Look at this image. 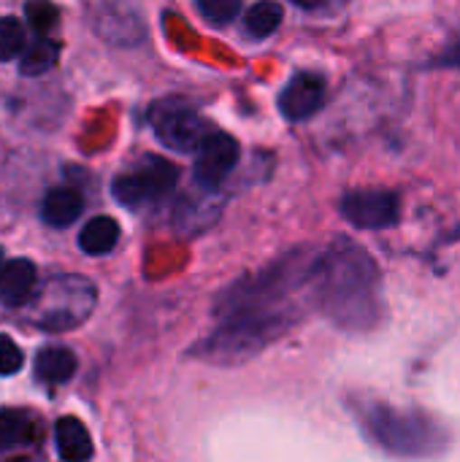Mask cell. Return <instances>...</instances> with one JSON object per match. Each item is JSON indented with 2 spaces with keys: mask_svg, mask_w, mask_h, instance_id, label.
Returning <instances> with one entry per match:
<instances>
[{
  "mask_svg": "<svg viewBox=\"0 0 460 462\" xmlns=\"http://www.w3.org/2000/svg\"><path fill=\"white\" fill-rule=\"evenodd\" d=\"M98 32L106 35L111 43H138L144 38V22L136 16V11L119 8V5H103L98 19Z\"/></svg>",
  "mask_w": 460,
  "mask_h": 462,
  "instance_id": "obj_13",
  "label": "cell"
},
{
  "mask_svg": "<svg viewBox=\"0 0 460 462\" xmlns=\"http://www.w3.org/2000/svg\"><path fill=\"white\" fill-rule=\"evenodd\" d=\"M117 244H119V225L111 217H92L79 233V246L89 257H103L114 252Z\"/></svg>",
  "mask_w": 460,
  "mask_h": 462,
  "instance_id": "obj_18",
  "label": "cell"
},
{
  "mask_svg": "<svg viewBox=\"0 0 460 462\" xmlns=\"http://www.w3.org/2000/svg\"><path fill=\"white\" fill-rule=\"evenodd\" d=\"M54 439H57V455H60L62 460L84 462L95 455L89 430H87L76 417H62V420H57Z\"/></svg>",
  "mask_w": 460,
  "mask_h": 462,
  "instance_id": "obj_16",
  "label": "cell"
},
{
  "mask_svg": "<svg viewBox=\"0 0 460 462\" xmlns=\"http://www.w3.org/2000/svg\"><path fill=\"white\" fill-rule=\"evenodd\" d=\"M217 192L220 189H203L201 187V198H184L179 203V208L174 211V225L179 230H187V233H195L198 227H206L211 225L220 211H222V200L217 203Z\"/></svg>",
  "mask_w": 460,
  "mask_h": 462,
  "instance_id": "obj_14",
  "label": "cell"
},
{
  "mask_svg": "<svg viewBox=\"0 0 460 462\" xmlns=\"http://www.w3.org/2000/svg\"><path fill=\"white\" fill-rule=\"evenodd\" d=\"M84 211L81 195L70 187H54L46 192L43 203H41V219L43 225L54 227V230H65L70 227Z\"/></svg>",
  "mask_w": 460,
  "mask_h": 462,
  "instance_id": "obj_12",
  "label": "cell"
},
{
  "mask_svg": "<svg viewBox=\"0 0 460 462\" xmlns=\"http://www.w3.org/2000/svg\"><path fill=\"white\" fill-rule=\"evenodd\" d=\"M98 303V290L87 276L57 273L46 279L27 303V322L46 333H68L84 325Z\"/></svg>",
  "mask_w": 460,
  "mask_h": 462,
  "instance_id": "obj_5",
  "label": "cell"
},
{
  "mask_svg": "<svg viewBox=\"0 0 460 462\" xmlns=\"http://www.w3.org/2000/svg\"><path fill=\"white\" fill-rule=\"evenodd\" d=\"M220 325L195 346V357L209 365H241L268 349L274 341L287 336L298 319L301 309H279V311H239L217 317Z\"/></svg>",
  "mask_w": 460,
  "mask_h": 462,
  "instance_id": "obj_4",
  "label": "cell"
},
{
  "mask_svg": "<svg viewBox=\"0 0 460 462\" xmlns=\"http://www.w3.org/2000/svg\"><path fill=\"white\" fill-rule=\"evenodd\" d=\"M176 184H179V168L171 160L146 154L114 179L111 195L119 206L130 211H141L165 200L176 189Z\"/></svg>",
  "mask_w": 460,
  "mask_h": 462,
  "instance_id": "obj_6",
  "label": "cell"
},
{
  "mask_svg": "<svg viewBox=\"0 0 460 462\" xmlns=\"http://www.w3.org/2000/svg\"><path fill=\"white\" fill-rule=\"evenodd\" d=\"M24 27L14 16H0V62L22 57L24 51Z\"/></svg>",
  "mask_w": 460,
  "mask_h": 462,
  "instance_id": "obj_21",
  "label": "cell"
},
{
  "mask_svg": "<svg viewBox=\"0 0 460 462\" xmlns=\"http://www.w3.org/2000/svg\"><path fill=\"white\" fill-rule=\"evenodd\" d=\"M198 160H195V184L203 189H220L225 184V179L233 173L236 162H239V143L236 138H230L228 133H217L211 130L206 135V141L198 146Z\"/></svg>",
  "mask_w": 460,
  "mask_h": 462,
  "instance_id": "obj_9",
  "label": "cell"
},
{
  "mask_svg": "<svg viewBox=\"0 0 460 462\" xmlns=\"http://www.w3.org/2000/svg\"><path fill=\"white\" fill-rule=\"evenodd\" d=\"M79 368L76 355L68 346H43L35 357V376L43 384H65Z\"/></svg>",
  "mask_w": 460,
  "mask_h": 462,
  "instance_id": "obj_17",
  "label": "cell"
},
{
  "mask_svg": "<svg viewBox=\"0 0 460 462\" xmlns=\"http://www.w3.org/2000/svg\"><path fill=\"white\" fill-rule=\"evenodd\" d=\"M363 436L393 457H439L450 449V430L428 411L399 409L382 401H363L355 406Z\"/></svg>",
  "mask_w": 460,
  "mask_h": 462,
  "instance_id": "obj_3",
  "label": "cell"
},
{
  "mask_svg": "<svg viewBox=\"0 0 460 462\" xmlns=\"http://www.w3.org/2000/svg\"><path fill=\"white\" fill-rule=\"evenodd\" d=\"M282 16H285V11H282V5L279 3H274V0H258L252 8H247V14H244V27H247V35H252V38H268V35H274L277 30H279V24H282Z\"/></svg>",
  "mask_w": 460,
  "mask_h": 462,
  "instance_id": "obj_20",
  "label": "cell"
},
{
  "mask_svg": "<svg viewBox=\"0 0 460 462\" xmlns=\"http://www.w3.org/2000/svg\"><path fill=\"white\" fill-rule=\"evenodd\" d=\"M241 3L244 0H195V8L209 24H230L241 14Z\"/></svg>",
  "mask_w": 460,
  "mask_h": 462,
  "instance_id": "obj_22",
  "label": "cell"
},
{
  "mask_svg": "<svg viewBox=\"0 0 460 462\" xmlns=\"http://www.w3.org/2000/svg\"><path fill=\"white\" fill-rule=\"evenodd\" d=\"M60 60V46L46 38V35H38L19 57V73L22 76H43L49 73Z\"/></svg>",
  "mask_w": 460,
  "mask_h": 462,
  "instance_id": "obj_19",
  "label": "cell"
},
{
  "mask_svg": "<svg viewBox=\"0 0 460 462\" xmlns=\"http://www.w3.org/2000/svg\"><path fill=\"white\" fill-rule=\"evenodd\" d=\"M38 441V417L19 409L0 411V455Z\"/></svg>",
  "mask_w": 460,
  "mask_h": 462,
  "instance_id": "obj_15",
  "label": "cell"
},
{
  "mask_svg": "<svg viewBox=\"0 0 460 462\" xmlns=\"http://www.w3.org/2000/svg\"><path fill=\"white\" fill-rule=\"evenodd\" d=\"M3 265H5V257H3V249H0V271H3Z\"/></svg>",
  "mask_w": 460,
  "mask_h": 462,
  "instance_id": "obj_26",
  "label": "cell"
},
{
  "mask_svg": "<svg viewBox=\"0 0 460 462\" xmlns=\"http://www.w3.org/2000/svg\"><path fill=\"white\" fill-rule=\"evenodd\" d=\"M320 254L323 249L298 246L282 254L279 260L268 263L258 273L239 279L217 298L214 317L239 314V311H279L296 306L293 292L309 290Z\"/></svg>",
  "mask_w": 460,
  "mask_h": 462,
  "instance_id": "obj_2",
  "label": "cell"
},
{
  "mask_svg": "<svg viewBox=\"0 0 460 462\" xmlns=\"http://www.w3.org/2000/svg\"><path fill=\"white\" fill-rule=\"evenodd\" d=\"M35 284H38V271L30 260L16 257L5 263L0 271V303L5 309H24L38 290Z\"/></svg>",
  "mask_w": 460,
  "mask_h": 462,
  "instance_id": "obj_11",
  "label": "cell"
},
{
  "mask_svg": "<svg viewBox=\"0 0 460 462\" xmlns=\"http://www.w3.org/2000/svg\"><path fill=\"white\" fill-rule=\"evenodd\" d=\"M339 211L361 230H388L401 219V198L393 189H352L342 198Z\"/></svg>",
  "mask_w": 460,
  "mask_h": 462,
  "instance_id": "obj_8",
  "label": "cell"
},
{
  "mask_svg": "<svg viewBox=\"0 0 460 462\" xmlns=\"http://www.w3.org/2000/svg\"><path fill=\"white\" fill-rule=\"evenodd\" d=\"M27 16L41 30V35H46L49 24L57 22V11L49 0H27Z\"/></svg>",
  "mask_w": 460,
  "mask_h": 462,
  "instance_id": "obj_24",
  "label": "cell"
},
{
  "mask_svg": "<svg viewBox=\"0 0 460 462\" xmlns=\"http://www.w3.org/2000/svg\"><path fill=\"white\" fill-rule=\"evenodd\" d=\"M290 3L298 5V8H304V11H320V8L328 5V0H290Z\"/></svg>",
  "mask_w": 460,
  "mask_h": 462,
  "instance_id": "obj_25",
  "label": "cell"
},
{
  "mask_svg": "<svg viewBox=\"0 0 460 462\" xmlns=\"http://www.w3.org/2000/svg\"><path fill=\"white\" fill-rule=\"evenodd\" d=\"M22 363H24L22 349L14 344V338L0 333V376H14L22 368Z\"/></svg>",
  "mask_w": 460,
  "mask_h": 462,
  "instance_id": "obj_23",
  "label": "cell"
},
{
  "mask_svg": "<svg viewBox=\"0 0 460 462\" xmlns=\"http://www.w3.org/2000/svg\"><path fill=\"white\" fill-rule=\"evenodd\" d=\"M149 125L163 146L182 152V154L198 152V146L214 130L209 125V119L182 97H163V100L152 103Z\"/></svg>",
  "mask_w": 460,
  "mask_h": 462,
  "instance_id": "obj_7",
  "label": "cell"
},
{
  "mask_svg": "<svg viewBox=\"0 0 460 462\" xmlns=\"http://www.w3.org/2000/svg\"><path fill=\"white\" fill-rule=\"evenodd\" d=\"M325 95H328V81L320 73L301 70L282 89V95H279V111L290 122H304V119L314 116L323 108Z\"/></svg>",
  "mask_w": 460,
  "mask_h": 462,
  "instance_id": "obj_10",
  "label": "cell"
},
{
  "mask_svg": "<svg viewBox=\"0 0 460 462\" xmlns=\"http://www.w3.org/2000/svg\"><path fill=\"white\" fill-rule=\"evenodd\" d=\"M309 292L317 311L350 333H369L385 317L380 265L361 244L344 236H336L323 249Z\"/></svg>",
  "mask_w": 460,
  "mask_h": 462,
  "instance_id": "obj_1",
  "label": "cell"
}]
</instances>
